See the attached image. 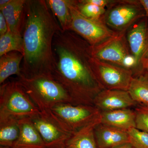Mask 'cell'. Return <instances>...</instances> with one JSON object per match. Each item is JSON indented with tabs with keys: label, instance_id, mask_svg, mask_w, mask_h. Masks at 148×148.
Listing matches in <instances>:
<instances>
[{
	"label": "cell",
	"instance_id": "6da1fadb",
	"mask_svg": "<svg viewBox=\"0 0 148 148\" xmlns=\"http://www.w3.org/2000/svg\"><path fill=\"white\" fill-rule=\"evenodd\" d=\"M90 45L72 31L57 32L53 38L55 66L52 77L70 95L75 105L93 106L103 90L90 67Z\"/></svg>",
	"mask_w": 148,
	"mask_h": 148
},
{
	"label": "cell",
	"instance_id": "7a4b0ae2",
	"mask_svg": "<svg viewBox=\"0 0 148 148\" xmlns=\"http://www.w3.org/2000/svg\"><path fill=\"white\" fill-rule=\"evenodd\" d=\"M61 30L46 1L26 0L22 32L24 58L21 76H52L55 66L53 40L56 34Z\"/></svg>",
	"mask_w": 148,
	"mask_h": 148
},
{
	"label": "cell",
	"instance_id": "3957f363",
	"mask_svg": "<svg viewBox=\"0 0 148 148\" xmlns=\"http://www.w3.org/2000/svg\"><path fill=\"white\" fill-rule=\"evenodd\" d=\"M15 79L40 112L50 111L59 103L73 104L68 92L52 76L40 75L26 78L21 76Z\"/></svg>",
	"mask_w": 148,
	"mask_h": 148
},
{
	"label": "cell",
	"instance_id": "277c9868",
	"mask_svg": "<svg viewBox=\"0 0 148 148\" xmlns=\"http://www.w3.org/2000/svg\"><path fill=\"white\" fill-rule=\"evenodd\" d=\"M40 113L16 80L4 83L0 86V121L9 118H32Z\"/></svg>",
	"mask_w": 148,
	"mask_h": 148
},
{
	"label": "cell",
	"instance_id": "5b68a950",
	"mask_svg": "<svg viewBox=\"0 0 148 148\" xmlns=\"http://www.w3.org/2000/svg\"><path fill=\"white\" fill-rule=\"evenodd\" d=\"M72 15L71 31L75 32L91 46L97 45L116 34L101 19H92L82 15L76 5V1L70 0Z\"/></svg>",
	"mask_w": 148,
	"mask_h": 148
},
{
	"label": "cell",
	"instance_id": "8992f818",
	"mask_svg": "<svg viewBox=\"0 0 148 148\" xmlns=\"http://www.w3.org/2000/svg\"><path fill=\"white\" fill-rule=\"evenodd\" d=\"M57 119L68 130L74 133L99 116L101 112L94 106L57 104L51 110Z\"/></svg>",
	"mask_w": 148,
	"mask_h": 148
},
{
	"label": "cell",
	"instance_id": "52a82bcc",
	"mask_svg": "<svg viewBox=\"0 0 148 148\" xmlns=\"http://www.w3.org/2000/svg\"><path fill=\"white\" fill-rule=\"evenodd\" d=\"M90 67L95 78L103 89L127 90L133 71L92 57Z\"/></svg>",
	"mask_w": 148,
	"mask_h": 148
},
{
	"label": "cell",
	"instance_id": "ba28073f",
	"mask_svg": "<svg viewBox=\"0 0 148 148\" xmlns=\"http://www.w3.org/2000/svg\"><path fill=\"white\" fill-rule=\"evenodd\" d=\"M46 148H64L73 133L56 119L51 111L40 112L31 119Z\"/></svg>",
	"mask_w": 148,
	"mask_h": 148
},
{
	"label": "cell",
	"instance_id": "9c48e42d",
	"mask_svg": "<svg viewBox=\"0 0 148 148\" xmlns=\"http://www.w3.org/2000/svg\"><path fill=\"white\" fill-rule=\"evenodd\" d=\"M145 13L140 1H117L105 13L104 22L118 32H124Z\"/></svg>",
	"mask_w": 148,
	"mask_h": 148
},
{
	"label": "cell",
	"instance_id": "30bf717a",
	"mask_svg": "<svg viewBox=\"0 0 148 148\" xmlns=\"http://www.w3.org/2000/svg\"><path fill=\"white\" fill-rule=\"evenodd\" d=\"M125 32H117L116 34L103 42L93 46H90L91 56L123 67L125 58L130 54L125 42Z\"/></svg>",
	"mask_w": 148,
	"mask_h": 148
},
{
	"label": "cell",
	"instance_id": "8fae6325",
	"mask_svg": "<svg viewBox=\"0 0 148 148\" xmlns=\"http://www.w3.org/2000/svg\"><path fill=\"white\" fill-rule=\"evenodd\" d=\"M93 105L102 112L130 108L137 104L127 90L103 89L94 98Z\"/></svg>",
	"mask_w": 148,
	"mask_h": 148
},
{
	"label": "cell",
	"instance_id": "7c38bea8",
	"mask_svg": "<svg viewBox=\"0 0 148 148\" xmlns=\"http://www.w3.org/2000/svg\"><path fill=\"white\" fill-rule=\"evenodd\" d=\"M127 39L138 68L141 65L142 60L147 58L146 54L148 51V28L145 19L135 22L127 33Z\"/></svg>",
	"mask_w": 148,
	"mask_h": 148
},
{
	"label": "cell",
	"instance_id": "4fadbf2b",
	"mask_svg": "<svg viewBox=\"0 0 148 148\" xmlns=\"http://www.w3.org/2000/svg\"><path fill=\"white\" fill-rule=\"evenodd\" d=\"M98 148H112L129 143L127 131L100 123L94 130Z\"/></svg>",
	"mask_w": 148,
	"mask_h": 148
},
{
	"label": "cell",
	"instance_id": "5bb4252c",
	"mask_svg": "<svg viewBox=\"0 0 148 148\" xmlns=\"http://www.w3.org/2000/svg\"><path fill=\"white\" fill-rule=\"evenodd\" d=\"M18 123L20 129L19 137L11 148H46L31 118L20 119Z\"/></svg>",
	"mask_w": 148,
	"mask_h": 148
},
{
	"label": "cell",
	"instance_id": "9a60e30c",
	"mask_svg": "<svg viewBox=\"0 0 148 148\" xmlns=\"http://www.w3.org/2000/svg\"><path fill=\"white\" fill-rule=\"evenodd\" d=\"M101 123L127 131L136 127L135 110L130 108L102 112L100 113Z\"/></svg>",
	"mask_w": 148,
	"mask_h": 148
},
{
	"label": "cell",
	"instance_id": "2e32d148",
	"mask_svg": "<svg viewBox=\"0 0 148 148\" xmlns=\"http://www.w3.org/2000/svg\"><path fill=\"white\" fill-rule=\"evenodd\" d=\"M26 1V0H11L7 5L0 10L6 21L10 32L22 34Z\"/></svg>",
	"mask_w": 148,
	"mask_h": 148
},
{
	"label": "cell",
	"instance_id": "e0dca14e",
	"mask_svg": "<svg viewBox=\"0 0 148 148\" xmlns=\"http://www.w3.org/2000/svg\"><path fill=\"white\" fill-rule=\"evenodd\" d=\"M100 123V114L96 119L73 133L66 142L64 148H98L94 130Z\"/></svg>",
	"mask_w": 148,
	"mask_h": 148
},
{
	"label": "cell",
	"instance_id": "ac0fdd59",
	"mask_svg": "<svg viewBox=\"0 0 148 148\" xmlns=\"http://www.w3.org/2000/svg\"><path fill=\"white\" fill-rule=\"evenodd\" d=\"M24 56L18 51H12L0 57V84L5 82L11 76H21V61Z\"/></svg>",
	"mask_w": 148,
	"mask_h": 148
},
{
	"label": "cell",
	"instance_id": "d6986e66",
	"mask_svg": "<svg viewBox=\"0 0 148 148\" xmlns=\"http://www.w3.org/2000/svg\"><path fill=\"white\" fill-rule=\"evenodd\" d=\"M46 2L62 31H71L72 15L69 5L70 0H46Z\"/></svg>",
	"mask_w": 148,
	"mask_h": 148
},
{
	"label": "cell",
	"instance_id": "ffe728a7",
	"mask_svg": "<svg viewBox=\"0 0 148 148\" xmlns=\"http://www.w3.org/2000/svg\"><path fill=\"white\" fill-rule=\"evenodd\" d=\"M127 91L137 105L148 106V73L133 76Z\"/></svg>",
	"mask_w": 148,
	"mask_h": 148
},
{
	"label": "cell",
	"instance_id": "44dd1931",
	"mask_svg": "<svg viewBox=\"0 0 148 148\" xmlns=\"http://www.w3.org/2000/svg\"><path fill=\"white\" fill-rule=\"evenodd\" d=\"M18 119L9 118L0 121V145L11 148L19 137L20 133Z\"/></svg>",
	"mask_w": 148,
	"mask_h": 148
},
{
	"label": "cell",
	"instance_id": "7402d4cb",
	"mask_svg": "<svg viewBox=\"0 0 148 148\" xmlns=\"http://www.w3.org/2000/svg\"><path fill=\"white\" fill-rule=\"evenodd\" d=\"M12 51H18L23 55L24 41L22 34L8 31L0 36V57Z\"/></svg>",
	"mask_w": 148,
	"mask_h": 148
},
{
	"label": "cell",
	"instance_id": "603a6c76",
	"mask_svg": "<svg viewBox=\"0 0 148 148\" xmlns=\"http://www.w3.org/2000/svg\"><path fill=\"white\" fill-rule=\"evenodd\" d=\"M76 5L80 13L90 19H101L106 12V8L87 2L85 0L76 1Z\"/></svg>",
	"mask_w": 148,
	"mask_h": 148
},
{
	"label": "cell",
	"instance_id": "cb8c5ba5",
	"mask_svg": "<svg viewBox=\"0 0 148 148\" xmlns=\"http://www.w3.org/2000/svg\"><path fill=\"white\" fill-rule=\"evenodd\" d=\"M129 143L134 148H148V133L133 127L127 131Z\"/></svg>",
	"mask_w": 148,
	"mask_h": 148
},
{
	"label": "cell",
	"instance_id": "d4e9b609",
	"mask_svg": "<svg viewBox=\"0 0 148 148\" xmlns=\"http://www.w3.org/2000/svg\"><path fill=\"white\" fill-rule=\"evenodd\" d=\"M135 111L136 128L148 133V106L138 105Z\"/></svg>",
	"mask_w": 148,
	"mask_h": 148
},
{
	"label": "cell",
	"instance_id": "484cf974",
	"mask_svg": "<svg viewBox=\"0 0 148 148\" xmlns=\"http://www.w3.org/2000/svg\"><path fill=\"white\" fill-rule=\"evenodd\" d=\"M87 2L93 4L98 6L106 8V7L111 6L116 2L117 1H110V0H85Z\"/></svg>",
	"mask_w": 148,
	"mask_h": 148
},
{
	"label": "cell",
	"instance_id": "4316f807",
	"mask_svg": "<svg viewBox=\"0 0 148 148\" xmlns=\"http://www.w3.org/2000/svg\"><path fill=\"white\" fill-rule=\"evenodd\" d=\"M8 31L7 23L4 16L0 12V36H3Z\"/></svg>",
	"mask_w": 148,
	"mask_h": 148
},
{
	"label": "cell",
	"instance_id": "83f0119b",
	"mask_svg": "<svg viewBox=\"0 0 148 148\" xmlns=\"http://www.w3.org/2000/svg\"><path fill=\"white\" fill-rule=\"evenodd\" d=\"M140 2L145 11L146 15L148 17V0H140Z\"/></svg>",
	"mask_w": 148,
	"mask_h": 148
},
{
	"label": "cell",
	"instance_id": "f1b7e54d",
	"mask_svg": "<svg viewBox=\"0 0 148 148\" xmlns=\"http://www.w3.org/2000/svg\"><path fill=\"white\" fill-rule=\"evenodd\" d=\"M142 68L148 72V57L144 58L141 62Z\"/></svg>",
	"mask_w": 148,
	"mask_h": 148
},
{
	"label": "cell",
	"instance_id": "f546056e",
	"mask_svg": "<svg viewBox=\"0 0 148 148\" xmlns=\"http://www.w3.org/2000/svg\"><path fill=\"white\" fill-rule=\"evenodd\" d=\"M112 148H134L129 143H125Z\"/></svg>",
	"mask_w": 148,
	"mask_h": 148
},
{
	"label": "cell",
	"instance_id": "4dcf8cb0",
	"mask_svg": "<svg viewBox=\"0 0 148 148\" xmlns=\"http://www.w3.org/2000/svg\"><path fill=\"white\" fill-rule=\"evenodd\" d=\"M11 0H1L0 1V10L4 8L10 2Z\"/></svg>",
	"mask_w": 148,
	"mask_h": 148
},
{
	"label": "cell",
	"instance_id": "1f68e13d",
	"mask_svg": "<svg viewBox=\"0 0 148 148\" xmlns=\"http://www.w3.org/2000/svg\"><path fill=\"white\" fill-rule=\"evenodd\" d=\"M7 148V147H1V148Z\"/></svg>",
	"mask_w": 148,
	"mask_h": 148
}]
</instances>
